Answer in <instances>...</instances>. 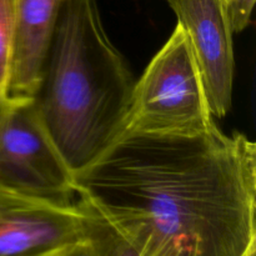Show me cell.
Returning <instances> with one entry per match:
<instances>
[{"mask_svg":"<svg viewBox=\"0 0 256 256\" xmlns=\"http://www.w3.org/2000/svg\"><path fill=\"white\" fill-rule=\"evenodd\" d=\"M46 256H94L92 255V250L90 248L88 240L85 242H80V244L72 245V246L64 248L58 252H52V254Z\"/></svg>","mask_w":256,"mask_h":256,"instance_id":"cell-11","label":"cell"},{"mask_svg":"<svg viewBox=\"0 0 256 256\" xmlns=\"http://www.w3.org/2000/svg\"><path fill=\"white\" fill-rule=\"evenodd\" d=\"M74 185L140 256H256V145L242 132L120 134Z\"/></svg>","mask_w":256,"mask_h":256,"instance_id":"cell-1","label":"cell"},{"mask_svg":"<svg viewBox=\"0 0 256 256\" xmlns=\"http://www.w3.org/2000/svg\"><path fill=\"white\" fill-rule=\"evenodd\" d=\"M85 242L78 200L60 206L0 188V256H46Z\"/></svg>","mask_w":256,"mask_h":256,"instance_id":"cell-6","label":"cell"},{"mask_svg":"<svg viewBox=\"0 0 256 256\" xmlns=\"http://www.w3.org/2000/svg\"><path fill=\"white\" fill-rule=\"evenodd\" d=\"M62 0H14L15 34L8 96L34 99Z\"/></svg>","mask_w":256,"mask_h":256,"instance_id":"cell-7","label":"cell"},{"mask_svg":"<svg viewBox=\"0 0 256 256\" xmlns=\"http://www.w3.org/2000/svg\"><path fill=\"white\" fill-rule=\"evenodd\" d=\"M14 34V0H0V88L6 95L12 69Z\"/></svg>","mask_w":256,"mask_h":256,"instance_id":"cell-9","label":"cell"},{"mask_svg":"<svg viewBox=\"0 0 256 256\" xmlns=\"http://www.w3.org/2000/svg\"><path fill=\"white\" fill-rule=\"evenodd\" d=\"M0 188L60 206L78 200L74 172L48 132L34 99L16 100L0 124Z\"/></svg>","mask_w":256,"mask_h":256,"instance_id":"cell-4","label":"cell"},{"mask_svg":"<svg viewBox=\"0 0 256 256\" xmlns=\"http://www.w3.org/2000/svg\"><path fill=\"white\" fill-rule=\"evenodd\" d=\"M134 84L96 0H62L34 102L74 174L119 136Z\"/></svg>","mask_w":256,"mask_h":256,"instance_id":"cell-2","label":"cell"},{"mask_svg":"<svg viewBox=\"0 0 256 256\" xmlns=\"http://www.w3.org/2000/svg\"><path fill=\"white\" fill-rule=\"evenodd\" d=\"M84 215L86 240L94 256H140L132 242L90 205L78 199Z\"/></svg>","mask_w":256,"mask_h":256,"instance_id":"cell-8","label":"cell"},{"mask_svg":"<svg viewBox=\"0 0 256 256\" xmlns=\"http://www.w3.org/2000/svg\"><path fill=\"white\" fill-rule=\"evenodd\" d=\"M165 2L188 35L212 115L226 116L232 106L235 58L224 0Z\"/></svg>","mask_w":256,"mask_h":256,"instance_id":"cell-5","label":"cell"},{"mask_svg":"<svg viewBox=\"0 0 256 256\" xmlns=\"http://www.w3.org/2000/svg\"><path fill=\"white\" fill-rule=\"evenodd\" d=\"M230 29L234 32H242L246 29L252 20L255 0H224Z\"/></svg>","mask_w":256,"mask_h":256,"instance_id":"cell-10","label":"cell"},{"mask_svg":"<svg viewBox=\"0 0 256 256\" xmlns=\"http://www.w3.org/2000/svg\"><path fill=\"white\" fill-rule=\"evenodd\" d=\"M15 102H16V100L8 98V95L5 94V92H2V88H0V124L4 122L8 112L12 110V108L14 106Z\"/></svg>","mask_w":256,"mask_h":256,"instance_id":"cell-12","label":"cell"},{"mask_svg":"<svg viewBox=\"0 0 256 256\" xmlns=\"http://www.w3.org/2000/svg\"><path fill=\"white\" fill-rule=\"evenodd\" d=\"M190 42L176 24L135 82L120 134L196 136L215 125Z\"/></svg>","mask_w":256,"mask_h":256,"instance_id":"cell-3","label":"cell"}]
</instances>
